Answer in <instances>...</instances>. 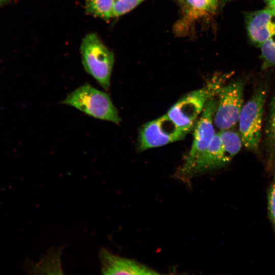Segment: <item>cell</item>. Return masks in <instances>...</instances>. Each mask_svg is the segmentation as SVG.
<instances>
[{
    "label": "cell",
    "mask_w": 275,
    "mask_h": 275,
    "mask_svg": "<svg viewBox=\"0 0 275 275\" xmlns=\"http://www.w3.org/2000/svg\"><path fill=\"white\" fill-rule=\"evenodd\" d=\"M228 76L227 74L218 76L206 88L188 93L170 108L167 116L180 130L187 134L194 127L207 99L217 95Z\"/></svg>",
    "instance_id": "cell-1"
},
{
    "label": "cell",
    "mask_w": 275,
    "mask_h": 275,
    "mask_svg": "<svg viewBox=\"0 0 275 275\" xmlns=\"http://www.w3.org/2000/svg\"><path fill=\"white\" fill-rule=\"evenodd\" d=\"M61 103L97 119L116 124L121 121L109 95L89 83H85L69 93Z\"/></svg>",
    "instance_id": "cell-2"
},
{
    "label": "cell",
    "mask_w": 275,
    "mask_h": 275,
    "mask_svg": "<svg viewBox=\"0 0 275 275\" xmlns=\"http://www.w3.org/2000/svg\"><path fill=\"white\" fill-rule=\"evenodd\" d=\"M85 70L106 91L109 90L115 62L113 52L95 33L87 34L80 46Z\"/></svg>",
    "instance_id": "cell-3"
},
{
    "label": "cell",
    "mask_w": 275,
    "mask_h": 275,
    "mask_svg": "<svg viewBox=\"0 0 275 275\" xmlns=\"http://www.w3.org/2000/svg\"><path fill=\"white\" fill-rule=\"evenodd\" d=\"M267 84L261 83L256 88L251 98L243 106L238 121L242 144L248 150H258L261 138L264 107L267 95Z\"/></svg>",
    "instance_id": "cell-4"
},
{
    "label": "cell",
    "mask_w": 275,
    "mask_h": 275,
    "mask_svg": "<svg viewBox=\"0 0 275 275\" xmlns=\"http://www.w3.org/2000/svg\"><path fill=\"white\" fill-rule=\"evenodd\" d=\"M216 105L217 100L214 96L208 98L202 115L196 123L190 150L177 173L178 177L185 182L189 181V175L192 168L207 149L215 135L213 119Z\"/></svg>",
    "instance_id": "cell-5"
},
{
    "label": "cell",
    "mask_w": 275,
    "mask_h": 275,
    "mask_svg": "<svg viewBox=\"0 0 275 275\" xmlns=\"http://www.w3.org/2000/svg\"><path fill=\"white\" fill-rule=\"evenodd\" d=\"M244 86L243 79H238L219 89L213 120L221 130L230 129L238 121L243 107Z\"/></svg>",
    "instance_id": "cell-6"
},
{
    "label": "cell",
    "mask_w": 275,
    "mask_h": 275,
    "mask_svg": "<svg viewBox=\"0 0 275 275\" xmlns=\"http://www.w3.org/2000/svg\"><path fill=\"white\" fill-rule=\"evenodd\" d=\"M186 134L166 114L143 126L139 134V148L140 151H144L160 147L181 140Z\"/></svg>",
    "instance_id": "cell-7"
},
{
    "label": "cell",
    "mask_w": 275,
    "mask_h": 275,
    "mask_svg": "<svg viewBox=\"0 0 275 275\" xmlns=\"http://www.w3.org/2000/svg\"><path fill=\"white\" fill-rule=\"evenodd\" d=\"M244 19L248 35L255 46L261 47L275 36V13L269 7L246 12Z\"/></svg>",
    "instance_id": "cell-8"
},
{
    "label": "cell",
    "mask_w": 275,
    "mask_h": 275,
    "mask_svg": "<svg viewBox=\"0 0 275 275\" xmlns=\"http://www.w3.org/2000/svg\"><path fill=\"white\" fill-rule=\"evenodd\" d=\"M102 274L150 275L159 274L152 269L132 259L114 254L105 248L99 253Z\"/></svg>",
    "instance_id": "cell-9"
},
{
    "label": "cell",
    "mask_w": 275,
    "mask_h": 275,
    "mask_svg": "<svg viewBox=\"0 0 275 275\" xmlns=\"http://www.w3.org/2000/svg\"><path fill=\"white\" fill-rule=\"evenodd\" d=\"M230 161L225 154L219 135L216 133L207 149L194 164L189 175V180L196 175L221 168Z\"/></svg>",
    "instance_id": "cell-10"
},
{
    "label": "cell",
    "mask_w": 275,
    "mask_h": 275,
    "mask_svg": "<svg viewBox=\"0 0 275 275\" xmlns=\"http://www.w3.org/2000/svg\"><path fill=\"white\" fill-rule=\"evenodd\" d=\"M187 20H194L212 14L216 10L218 0H180Z\"/></svg>",
    "instance_id": "cell-11"
},
{
    "label": "cell",
    "mask_w": 275,
    "mask_h": 275,
    "mask_svg": "<svg viewBox=\"0 0 275 275\" xmlns=\"http://www.w3.org/2000/svg\"><path fill=\"white\" fill-rule=\"evenodd\" d=\"M225 154L231 161L240 150L242 142L239 133L229 129L218 133Z\"/></svg>",
    "instance_id": "cell-12"
},
{
    "label": "cell",
    "mask_w": 275,
    "mask_h": 275,
    "mask_svg": "<svg viewBox=\"0 0 275 275\" xmlns=\"http://www.w3.org/2000/svg\"><path fill=\"white\" fill-rule=\"evenodd\" d=\"M115 0H85L88 13L104 20L113 17V9Z\"/></svg>",
    "instance_id": "cell-13"
},
{
    "label": "cell",
    "mask_w": 275,
    "mask_h": 275,
    "mask_svg": "<svg viewBox=\"0 0 275 275\" xmlns=\"http://www.w3.org/2000/svg\"><path fill=\"white\" fill-rule=\"evenodd\" d=\"M260 47L262 69L275 67V36L267 40Z\"/></svg>",
    "instance_id": "cell-14"
},
{
    "label": "cell",
    "mask_w": 275,
    "mask_h": 275,
    "mask_svg": "<svg viewBox=\"0 0 275 275\" xmlns=\"http://www.w3.org/2000/svg\"><path fill=\"white\" fill-rule=\"evenodd\" d=\"M144 0H115L113 17H117L132 10Z\"/></svg>",
    "instance_id": "cell-15"
},
{
    "label": "cell",
    "mask_w": 275,
    "mask_h": 275,
    "mask_svg": "<svg viewBox=\"0 0 275 275\" xmlns=\"http://www.w3.org/2000/svg\"><path fill=\"white\" fill-rule=\"evenodd\" d=\"M267 208L269 218L275 232V176L268 191Z\"/></svg>",
    "instance_id": "cell-16"
},
{
    "label": "cell",
    "mask_w": 275,
    "mask_h": 275,
    "mask_svg": "<svg viewBox=\"0 0 275 275\" xmlns=\"http://www.w3.org/2000/svg\"><path fill=\"white\" fill-rule=\"evenodd\" d=\"M269 108L268 138L271 145L275 147V93L271 100Z\"/></svg>",
    "instance_id": "cell-17"
},
{
    "label": "cell",
    "mask_w": 275,
    "mask_h": 275,
    "mask_svg": "<svg viewBox=\"0 0 275 275\" xmlns=\"http://www.w3.org/2000/svg\"><path fill=\"white\" fill-rule=\"evenodd\" d=\"M268 7L275 13V0L268 4Z\"/></svg>",
    "instance_id": "cell-18"
},
{
    "label": "cell",
    "mask_w": 275,
    "mask_h": 275,
    "mask_svg": "<svg viewBox=\"0 0 275 275\" xmlns=\"http://www.w3.org/2000/svg\"><path fill=\"white\" fill-rule=\"evenodd\" d=\"M232 1L233 0H222L221 3H222V5L223 4V5H224L227 3Z\"/></svg>",
    "instance_id": "cell-19"
},
{
    "label": "cell",
    "mask_w": 275,
    "mask_h": 275,
    "mask_svg": "<svg viewBox=\"0 0 275 275\" xmlns=\"http://www.w3.org/2000/svg\"><path fill=\"white\" fill-rule=\"evenodd\" d=\"M264 1L268 4L269 3H271L274 0H264Z\"/></svg>",
    "instance_id": "cell-20"
},
{
    "label": "cell",
    "mask_w": 275,
    "mask_h": 275,
    "mask_svg": "<svg viewBox=\"0 0 275 275\" xmlns=\"http://www.w3.org/2000/svg\"><path fill=\"white\" fill-rule=\"evenodd\" d=\"M6 0H0V5H1L3 2H4Z\"/></svg>",
    "instance_id": "cell-21"
}]
</instances>
